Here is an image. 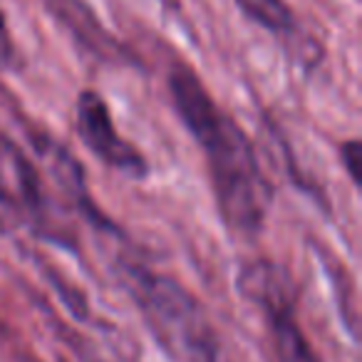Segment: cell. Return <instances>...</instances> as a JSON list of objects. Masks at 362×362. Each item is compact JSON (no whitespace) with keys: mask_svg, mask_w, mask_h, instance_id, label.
I'll return each mask as SVG.
<instances>
[{"mask_svg":"<svg viewBox=\"0 0 362 362\" xmlns=\"http://www.w3.org/2000/svg\"><path fill=\"white\" fill-rule=\"evenodd\" d=\"M340 161L345 166L347 179L352 187L360 189V139H347L340 144Z\"/></svg>","mask_w":362,"mask_h":362,"instance_id":"cell-9","label":"cell"},{"mask_svg":"<svg viewBox=\"0 0 362 362\" xmlns=\"http://www.w3.org/2000/svg\"><path fill=\"white\" fill-rule=\"evenodd\" d=\"M117 271L151 337L171 360L231 362L206 308L187 286L129 258H122Z\"/></svg>","mask_w":362,"mask_h":362,"instance_id":"cell-2","label":"cell"},{"mask_svg":"<svg viewBox=\"0 0 362 362\" xmlns=\"http://www.w3.org/2000/svg\"><path fill=\"white\" fill-rule=\"evenodd\" d=\"M166 87L179 122L204 151L221 223L236 238H258L266 228L276 187L263 171L256 144L214 100L192 65L174 62Z\"/></svg>","mask_w":362,"mask_h":362,"instance_id":"cell-1","label":"cell"},{"mask_svg":"<svg viewBox=\"0 0 362 362\" xmlns=\"http://www.w3.org/2000/svg\"><path fill=\"white\" fill-rule=\"evenodd\" d=\"M52 18L72 35V40L90 52L95 60L107 62L117 67L139 65L136 55H132L129 47L122 45L97 18V13L87 6L85 0H42Z\"/></svg>","mask_w":362,"mask_h":362,"instance_id":"cell-6","label":"cell"},{"mask_svg":"<svg viewBox=\"0 0 362 362\" xmlns=\"http://www.w3.org/2000/svg\"><path fill=\"white\" fill-rule=\"evenodd\" d=\"M33 146H35L42 166H45V169H40L42 176H47L52 187L57 189V202H60V206H65V211H75L77 216L85 218L92 228L102 231L105 236L107 233H122L119 226L92 199L85 169H82L80 159L65 144H60L55 136L35 132Z\"/></svg>","mask_w":362,"mask_h":362,"instance_id":"cell-5","label":"cell"},{"mask_svg":"<svg viewBox=\"0 0 362 362\" xmlns=\"http://www.w3.org/2000/svg\"><path fill=\"white\" fill-rule=\"evenodd\" d=\"M18 67H21V52L13 40L6 13L0 11V72H13Z\"/></svg>","mask_w":362,"mask_h":362,"instance_id":"cell-8","label":"cell"},{"mask_svg":"<svg viewBox=\"0 0 362 362\" xmlns=\"http://www.w3.org/2000/svg\"><path fill=\"white\" fill-rule=\"evenodd\" d=\"M238 6V11L248 18L251 23H256L258 28L273 33L276 37H293L300 33V23L298 16L293 13V8L286 0H233Z\"/></svg>","mask_w":362,"mask_h":362,"instance_id":"cell-7","label":"cell"},{"mask_svg":"<svg viewBox=\"0 0 362 362\" xmlns=\"http://www.w3.org/2000/svg\"><path fill=\"white\" fill-rule=\"evenodd\" d=\"M238 291L263 313L278 362H322L298 320V286L288 268L271 258L243 263Z\"/></svg>","mask_w":362,"mask_h":362,"instance_id":"cell-3","label":"cell"},{"mask_svg":"<svg viewBox=\"0 0 362 362\" xmlns=\"http://www.w3.org/2000/svg\"><path fill=\"white\" fill-rule=\"evenodd\" d=\"M75 129L85 149L107 169L117 171L124 179L144 181L149 179L151 166L146 156L117 132L115 117L107 100L97 90H80L75 102Z\"/></svg>","mask_w":362,"mask_h":362,"instance_id":"cell-4","label":"cell"}]
</instances>
